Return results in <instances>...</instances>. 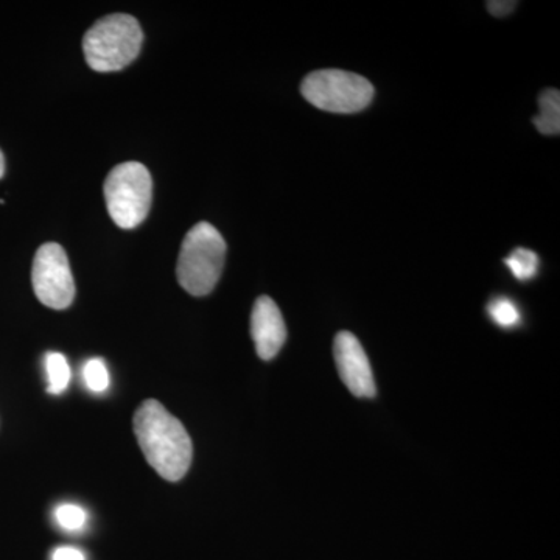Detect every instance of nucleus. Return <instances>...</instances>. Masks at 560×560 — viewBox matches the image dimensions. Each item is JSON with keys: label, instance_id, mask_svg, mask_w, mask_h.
Instances as JSON below:
<instances>
[{"label": "nucleus", "instance_id": "obj_7", "mask_svg": "<svg viewBox=\"0 0 560 560\" xmlns=\"http://www.w3.org/2000/svg\"><path fill=\"white\" fill-rule=\"evenodd\" d=\"M334 353L338 374L350 393L357 397H374L377 393L374 374L359 338L350 331H340L335 338Z\"/></svg>", "mask_w": 560, "mask_h": 560}, {"label": "nucleus", "instance_id": "obj_10", "mask_svg": "<svg viewBox=\"0 0 560 560\" xmlns=\"http://www.w3.org/2000/svg\"><path fill=\"white\" fill-rule=\"evenodd\" d=\"M46 372L49 378L50 394H61L68 389L70 382V368L62 353L50 352L46 355Z\"/></svg>", "mask_w": 560, "mask_h": 560}, {"label": "nucleus", "instance_id": "obj_4", "mask_svg": "<svg viewBox=\"0 0 560 560\" xmlns=\"http://www.w3.org/2000/svg\"><path fill=\"white\" fill-rule=\"evenodd\" d=\"M103 194L114 223L121 230H135L145 221L153 201L149 168L140 162L117 165L106 176Z\"/></svg>", "mask_w": 560, "mask_h": 560}, {"label": "nucleus", "instance_id": "obj_16", "mask_svg": "<svg viewBox=\"0 0 560 560\" xmlns=\"http://www.w3.org/2000/svg\"><path fill=\"white\" fill-rule=\"evenodd\" d=\"M51 560H86L83 551L73 547H60L51 555Z\"/></svg>", "mask_w": 560, "mask_h": 560}, {"label": "nucleus", "instance_id": "obj_5", "mask_svg": "<svg viewBox=\"0 0 560 560\" xmlns=\"http://www.w3.org/2000/svg\"><path fill=\"white\" fill-rule=\"evenodd\" d=\"M301 94L315 108L335 114H353L366 109L374 98L371 81L359 73L323 69L305 77Z\"/></svg>", "mask_w": 560, "mask_h": 560}, {"label": "nucleus", "instance_id": "obj_14", "mask_svg": "<svg viewBox=\"0 0 560 560\" xmlns=\"http://www.w3.org/2000/svg\"><path fill=\"white\" fill-rule=\"evenodd\" d=\"M55 518H57L58 525L66 530H79L83 528L86 523V511L83 508L77 506V504H61L55 511Z\"/></svg>", "mask_w": 560, "mask_h": 560}, {"label": "nucleus", "instance_id": "obj_9", "mask_svg": "<svg viewBox=\"0 0 560 560\" xmlns=\"http://www.w3.org/2000/svg\"><path fill=\"white\" fill-rule=\"evenodd\" d=\"M534 125L541 135L558 136L560 132V92L545 90L539 95V114L534 117Z\"/></svg>", "mask_w": 560, "mask_h": 560}, {"label": "nucleus", "instance_id": "obj_15", "mask_svg": "<svg viewBox=\"0 0 560 560\" xmlns=\"http://www.w3.org/2000/svg\"><path fill=\"white\" fill-rule=\"evenodd\" d=\"M515 7H517V2H514V0H493V2H488L489 13L495 18L508 16V14L514 11Z\"/></svg>", "mask_w": 560, "mask_h": 560}, {"label": "nucleus", "instance_id": "obj_3", "mask_svg": "<svg viewBox=\"0 0 560 560\" xmlns=\"http://www.w3.org/2000/svg\"><path fill=\"white\" fill-rule=\"evenodd\" d=\"M143 32L130 14H109L95 22L83 38L84 58L95 72L130 66L142 49Z\"/></svg>", "mask_w": 560, "mask_h": 560}, {"label": "nucleus", "instance_id": "obj_6", "mask_svg": "<svg viewBox=\"0 0 560 560\" xmlns=\"http://www.w3.org/2000/svg\"><path fill=\"white\" fill-rule=\"evenodd\" d=\"M32 283L40 304L54 311H65L75 300V282L68 254L58 243H46L36 250Z\"/></svg>", "mask_w": 560, "mask_h": 560}, {"label": "nucleus", "instance_id": "obj_2", "mask_svg": "<svg viewBox=\"0 0 560 560\" xmlns=\"http://www.w3.org/2000/svg\"><path fill=\"white\" fill-rule=\"evenodd\" d=\"M226 242L217 228L201 221L195 224L180 245L176 278L191 296L212 293L223 272Z\"/></svg>", "mask_w": 560, "mask_h": 560}, {"label": "nucleus", "instance_id": "obj_17", "mask_svg": "<svg viewBox=\"0 0 560 560\" xmlns=\"http://www.w3.org/2000/svg\"><path fill=\"white\" fill-rule=\"evenodd\" d=\"M3 173H5V158H3L2 150H0V178H2Z\"/></svg>", "mask_w": 560, "mask_h": 560}, {"label": "nucleus", "instance_id": "obj_1", "mask_svg": "<svg viewBox=\"0 0 560 560\" xmlns=\"http://www.w3.org/2000/svg\"><path fill=\"white\" fill-rule=\"evenodd\" d=\"M136 438L143 455L160 477L179 481L190 469L191 440L183 423L158 400H145L136 411Z\"/></svg>", "mask_w": 560, "mask_h": 560}, {"label": "nucleus", "instance_id": "obj_11", "mask_svg": "<svg viewBox=\"0 0 560 560\" xmlns=\"http://www.w3.org/2000/svg\"><path fill=\"white\" fill-rule=\"evenodd\" d=\"M504 264L518 280H529L539 271L540 260L533 250L517 248L512 250L511 256L504 260Z\"/></svg>", "mask_w": 560, "mask_h": 560}, {"label": "nucleus", "instance_id": "obj_8", "mask_svg": "<svg viewBox=\"0 0 560 560\" xmlns=\"http://www.w3.org/2000/svg\"><path fill=\"white\" fill-rule=\"evenodd\" d=\"M250 337L261 360L275 359L287 341V327L276 302L260 296L250 313Z\"/></svg>", "mask_w": 560, "mask_h": 560}, {"label": "nucleus", "instance_id": "obj_12", "mask_svg": "<svg viewBox=\"0 0 560 560\" xmlns=\"http://www.w3.org/2000/svg\"><path fill=\"white\" fill-rule=\"evenodd\" d=\"M489 315L493 323L499 324L503 329H511L521 323V312L517 305L508 298H499V300L490 302Z\"/></svg>", "mask_w": 560, "mask_h": 560}, {"label": "nucleus", "instance_id": "obj_13", "mask_svg": "<svg viewBox=\"0 0 560 560\" xmlns=\"http://www.w3.org/2000/svg\"><path fill=\"white\" fill-rule=\"evenodd\" d=\"M84 383L92 393H105L109 386V374L105 361L92 359L83 368Z\"/></svg>", "mask_w": 560, "mask_h": 560}]
</instances>
